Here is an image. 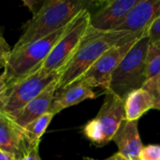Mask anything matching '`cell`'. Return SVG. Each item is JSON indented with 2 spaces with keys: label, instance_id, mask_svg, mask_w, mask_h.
I'll return each instance as SVG.
<instances>
[{
  "label": "cell",
  "instance_id": "1",
  "mask_svg": "<svg viewBox=\"0 0 160 160\" xmlns=\"http://www.w3.org/2000/svg\"><path fill=\"white\" fill-rule=\"evenodd\" d=\"M146 31L105 32L89 26L75 53L61 71L56 91H60L79 80L106 51L117 44L141 36Z\"/></svg>",
  "mask_w": 160,
  "mask_h": 160
},
{
  "label": "cell",
  "instance_id": "2",
  "mask_svg": "<svg viewBox=\"0 0 160 160\" xmlns=\"http://www.w3.org/2000/svg\"><path fill=\"white\" fill-rule=\"evenodd\" d=\"M91 1L46 0L23 26V33L14 47L43 38L68 25L77 15L89 9Z\"/></svg>",
  "mask_w": 160,
  "mask_h": 160
},
{
  "label": "cell",
  "instance_id": "3",
  "mask_svg": "<svg viewBox=\"0 0 160 160\" xmlns=\"http://www.w3.org/2000/svg\"><path fill=\"white\" fill-rule=\"evenodd\" d=\"M68 25L43 38L14 47L1 75L8 85L10 86L36 73L54 45L65 34Z\"/></svg>",
  "mask_w": 160,
  "mask_h": 160
},
{
  "label": "cell",
  "instance_id": "4",
  "mask_svg": "<svg viewBox=\"0 0 160 160\" xmlns=\"http://www.w3.org/2000/svg\"><path fill=\"white\" fill-rule=\"evenodd\" d=\"M149 44L147 32L139 38L113 71L109 88L106 90L125 100L132 91L138 90L146 82V52Z\"/></svg>",
  "mask_w": 160,
  "mask_h": 160
},
{
  "label": "cell",
  "instance_id": "5",
  "mask_svg": "<svg viewBox=\"0 0 160 160\" xmlns=\"http://www.w3.org/2000/svg\"><path fill=\"white\" fill-rule=\"evenodd\" d=\"M90 10L81 11L69 23L65 34L54 45L47 58L37 70L41 75L60 73L75 53L81 40L90 26Z\"/></svg>",
  "mask_w": 160,
  "mask_h": 160
},
{
  "label": "cell",
  "instance_id": "6",
  "mask_svg": "<svg viewBox=\"0 0 160 160\" xmlns=\"http://www.w3.org/2000/svg\"><path fill=\"white\" fill-rule=\"evenodd\" d=\"M105 92V98L98 113L83 128L85 137L98 147L112 141L122 122L126 119L125 100L111 92Z\"/></svg>",
  "mask_w": 160,
  "mask_h": 160
},
{
  "label": "cell",
  "instance_id": "7",
  "mask_svg": "<svg viewBox=\"0 0 160 160\" xmlns=\"http://www.w3.org/2000/svg\"><path fill=\"white\" fill-rule=\"evenodd\" d=\"M60 73L41 75L36 71V73L8 86L0 95V112L13 116L39 95L50 83L58 79Z\"/></svg>",
  "mask_w": 160,
  "mask_h": 160
},
{
  "label": "cell",
  "instance_id": "8",
  "mask_svg": "<svg viewBox=\"0 0 160 160\" xmlns=\"http://www.w3.org/2000/svg\"><path fill=\"white\" fill-rule=\"evenodd\" d=\"M147 32V31H146ZM145 32V33H146ZM145 33L120 44H117L106 51L79 79L89 87H101L105 91L109 88L112 75L126 54L130 51L136 41ZM78 81V80H77Z\"/></svg>",
  "mask_w": 160,
  "mask_h": 160
},
{
  "label": "cell",
  "instance_id": "9",
  "mask_svg": "<svg viewBox=\"0 0 160 160\" xmlns=\"http://www.w3.org/2000/svg\"><path fill=\"white\" fill-rule=\"evenodd\" d=\"M35 145L28 141L24 128L16 124L9 115L0 112V150L2 152L10 154L19 160L25 157Z\"/></svg>",
  "mask_w": 160,
  "mask_h": 160
},
{
  "label": "cell",
  "instance_id": "10",
  "mask_svg": "<svg viewBox=\"0 0 160 160\" xmlns=\"http://www.w3.org/2000/svg\"><path fill=\"white\" fill-rule=\"evenodd\" d=\"M139 0L100 2V7L90 16V26L100 31H114Z\"/></svg>",
  "mask_w": 160,
  "mask_h": 160
},
{
  "label": "cell",
  "instance_id": "11",
  "mask_svg": "<svg viewBox=\"0 0 160 160\" xmlns=\"http://www.w3.org/2000/svg\"><path fill=\"white\" fill-rule=\"evenodd\" d=\"M159 16L160 0H139L114 31H144Z\"/></svg>",
  "mask_w": 160,
  "mask_h": 160
},
{
  "label": "cell",
  "instance_id": "12",
  "mask_svg": "<svg viewBox=\"0 0 160 160\" xmlns=\"http://www.w3.org/2000/svg\"><path fill=\"white\" fill-rule=\"evenodd\" d=\"M58 79L50 83L39 95H38L29 103H27L19 112H17L13 116H10L16 124L24 128L34 120L48 112L56 92Z\"/></svg>",
  "mask_w": 160,
  "mask_h": 160
},
{
  "label": "cell",
  "instance_id": "13",
  "mask_svg": "<svg viewBox=\"0 0 160 160\" xmlns=\"http://www.w3.org/2000/svg\"><path fill=\"white\" fill-rule=\"evenodd\" d=\"M55 93L48 111V112H51L53 115L68 107L77 105L86 99H93L96 98L93 88L79 80Z\"/></svg>",
  "mask_w": 160,
  "mask_h": 160
},
{
  "label": "cell",
  "instance_id": "14",
  "mask_svg": "<svg viewBox=\"0 0 160 160\" xmlns=\"http://www.w3.org/2000/svg\"><path fill=\"white\" fill-rule=\"evenodd\" d=\"M112 141L118 147V153L130 160L139 159V155L143 146L138 129V121L125 119Z\"/></svg>",
  "mask_w": 160,
  "mask_h": 160
},
{
  "label": "cell",
  "instance_id": "15",
  "mask_svg": "<svg viewBox=\"0 0 160 160\" xmlns=\"http://www.w3.org/2000/svg\"><path fill=\"white\" fill-rule=\"evenodd\" d=\"M154 101L151 96L143 88L132 91L125 98L126 119L138 121L145 112L154 109Z\"/></svg>",
  "mask_w": 160,
  "mask_h": 160
},
{
  "label": "cell",
  "instance_id": "16",
  "mask_svg": "<svg viewBox=\"0 0 160 160\" xmlns=\"http://www.w3.org/2000/svg\"><path fill=\"white\" fill-rule=\"evenodd\" d=\"M53 116L54 115L52 113L46 112L24 128L26 137L32 145L39 143L41 136L46 131V129H47L49 124L51 123V121L52 120Z\"/></svg>",
  "mask_w": 160,
  "mask_h": 160
},
{
  "label": "cell",
  "instance_id": "17",
  "mask_svg": "<svg viewBox=\"0 0 160 160\" xmlns=\"http://www.w3.org/2000/svg\"><path fill=\"white\" fill-rule=\"evenodd\" d=\"M145 64L147 79L160 74V39H149Z\"/></svg>",
  "mask_w": 160,
  "mask_h": 160
},
{
  "label": "cell",
  "instance_id": "18",
  "mask_svg": "<svg viewBox=\"0 0 160 160\" xmlns=\"http://www.w3.org/2000/svg\"><path fill=\"white\" fill-rule=\"evenodd\" d=\"M142 88L151 96L155 105L154 109L160 110V74L148 79Z\"/></svg>",
  "mask_w": 160,
  "mask_h": 160
},
{
  "label": "cell",
  "instance_id": "19",
  "mask_svg": "<svg viewBox=\"0 0 160 160\" xmlns=\"http://www.w3.org/2000/svg\"><path fill=\"white\" fill-rule=\"evenodd\" d=\"M139 160H160V145H147L142 147Z\"/></svg>",
  "mask_w": 160,
  "mask_h": 160
},
{
  "label": "cell",
  "instance_id": "20",
  "mask_svg": "<svg viewBox=\"0 0 160 160\" xmlns=\"http://www.w3.org/2000/svg\"><path fill=\"white\" fill-rule=\"evenodd\" d=\"M11 49L3 36H0V68H4L8 62Z\"/></svg>",
  "mask_w": 160,
  "mask_h": 160
},
{
  "label": "cell",
  "instance_id": "21",
  "mask_svg": "<svg viewBox=\"0 0 160 160\" xmlns=\"http://www.w3.org/2000/svg\"><path fill=\"white\" fill-rule=\"evenodd\" d=\"M147 36L150 40L160 39V16L147 29Z\"/></svg>",
  "mask_w": 160,
  "mask_h": 160
},
{
  "label": "cell",
  "instance_id": "22",
  "mask_svg": "<svg viewBox=\"0 0 160 160\" xmlns=\"http://www.w3.org/2000/svg\"><path fill=\"white\" fill-rule=\"evenodd\" d=\"M38 146H39V143L36 144L25 157H23L22 158L19 160H41L40 157H39Z\"/></svg>",
  "mask_w": 160,
  "mask_h": 160
},
{
  "label": "cell",
  "instance_id": "23",
  "mask_svg": "<svg viewBox=\"0 0 160 160\" xmlns=\"http://www.w3.org/2000/svg\"><path fill=\"white\" fill-rule=\"evenodd\" d=\"M28 8L29 9L32 11L33 15L36 14L38 12V10L41 8V6L43 5L44 1H34V0H29V1H24L23 2Z\"/></svg>",
  "mask_w": 160,
  "mask_h": 160
},
{
  "label": "cell",
  "instance_id": "24",
  "mask_svg": "<svg viewBox=\"0 0 160 160\" xmlns=\"http://www.w3.org/2000/svg\"><path fill=\"white\" fill-rule=\"evenodd\" d=\"M83 160H95V159L90 158H84ZM104 160H130V159H128V158L124 157V156H123V155H121L120 153H116V154L112 155V157L108 158L107 159H104Z\"/></svg>",
  "mask_w": 160,
  "mask_h": 160
},
{
  "label": "cell",
  "instance_id": "25",
  "mask_svg": "<svg viewBox=\"0 0 160 160\" xmlns=\"http://www.w3.org/2000/svg\"><path fill=\"white\" fill-rule=\"evenodd\" d=\"M0 160H17L12 155L5 153V152H0Z\"/></svg>",
  "mask_w": 160,
  "mask_h": 160
},
{
  "label": "cell",
  "instance_id": "26",
  "mask_svg": "<svg viewBox=\"0 0 160 160\" xmlns=\"http://www.w3.org/2000/svg\"><path fill=\"white\" fill-rule=\"evenodd\" d=\"M8 85L7 82L0 76V95L3 94L8 89Z\"/></svg>",
  "mask_w": 160,
  "mask_h": 160
},
{
  "label": "cell",
  "instance_id": "27",
  "mask_svg": "<svg viewBox=\"0 0 160 160\" xmlns=\"http://www.w3.org/2000/svg\"><path fill=\"white\" fill-rule=\"evenodd\" d=\"M1 35H2V33H1V31H0V36H1Z\"/></svg>",
  "mask_w": 160,
  "mask_h": 160
},
{
  "label": "cell",
  "instance_id": "28",
  "mask_svg": "<svg viewBox=\"0 0 160 160\" xmlns=\"http://www.w3.org/2000/svg\"><path fill=\"white\" fill-rule=\"evenodd\" d=\"M0 152H1V150H0Z\"/></svg>",
  "mask_w": 160,
  "mask_h": 160
},
{
  "label": "cell",
  "instance_id": "29",
  "mask_svg": "<svg viewBox=\"0 0 160 160\" xmlns=\"http://www.w3.org/2000/svg\"><path fill=\"white\" fill-rule=\"evenodd\" d=\"M138 160H139V159H138Z\"/></svg>",
  "mask_w": 160,
  "mask_h": 160
}]
</instances>
